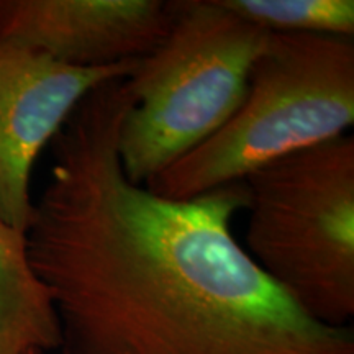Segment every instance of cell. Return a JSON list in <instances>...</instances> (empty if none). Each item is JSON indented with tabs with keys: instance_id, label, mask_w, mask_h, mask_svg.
<instances>
[{
	"instance_id": "1",
	"label": "cell",
	"mask_w": 354,
	"mask_h": 354,
	"mask_svg": "<svg viewBox=\"0 0 354 354\" xmlns=\"http://www.w3.org/2000/svg\"><path fill=\"white\" fill-rule=\"evenodd\" d=\"M130 104L118 79L71 113L25 232L63 354H354L351 326L308 317L236 241L245 180L172 201L127 179Z\"/></svg>"
},
{
	"instance_id": "9",
	"label": "cell",
	"mask_w": 354,
	"mask_h": 354,
	"mask_svg": "<svg viewBox=\"0 0 354 354\" xmlns=\"http://www.w3.org/2000/svg\"><path fill=\"white\" fill-rule=\"evenodd\" d=\"M25 354H39V353H35V351H30V353H25Z\"/></svg>"
},
{
	"instance_id": "5",
	"label": "cell",
	"mask_w": 354,
	"mask_h": 354,
	"mask_svg": "<svg viewBox=\"0 0 354 354\" xmlns=\"http://www.w3.org/2000/svg\"><path fill=\"white\" fill-rule=\"evenodd\" d=\"M136 61L73 68L43 53L0 44V218L26 232L32 218V171L39 153L86 97L127 79Z\"/></svg>"
},
{
	"instance_id": "6",
	"label": "cell",
	"mask_w": 354,
	"mask_h": 354,
	"mask_svg": "<svg viewBox=\"0 0 354 354\" xmlns=\"http://www.w3.org/2000/svg\"><path fill=\"white\" fill-rule=\"evenodd\" d=\"M169 21L162 0H0V44L105 68L151 53Z\"/></svg>"
},
{
	"instance_id": "7",
	"label": "cell",
	"mask_w": 354,
	"mask_h": 354,
	"mask_svg": "<svg viewBox=\"0 0 354 354\" xmlns=\"http://www.w3.org/2000/svg\"><path fill=\"white\" fill-rule=\"evenodd\" d=\"M61 326L28 258L26 233L0 218V354L55 351Z\"/></svg>"
},
{
	"instance_id": "8",
	"label": "cell",
	"mask_w": 354,
	"mask_h": 354,
	"mask_svg": "<svg viewBox=\"0 0 354 354\" xmlns=\"http://www.w3.org/2000/svg\"><path fill=\"white\" fill-rule=\"evenodd\" d=\"M266 32L354 37L353 0H220Z\"/></svg>"
},
{
	"instance_id": "2",
	"label": "cell",
	"mask_w": 354,
	"mask_h": 354,
	"mask_svg": "<svg viewBox=\"0 0 354 354\" xmlns=\"http://www.w3.org/2000/svg\"><path fill=\"white\" fill-rule=\"evenodd\" d=\"M353 123V37L269 32L233 117L145 187L172 201L194 198L346 135Z\"/></svg>"
},
{
	"instance_id": "4",
	"label": "cell",
	"mask_w": 354,
	"mask_h": 354,
	"mask_svg": "<svg viewBox=\"0 0 354 354\" xmlns=\"http://www.w3.org/2000/svg\"><path fill=\"white\" fill-rule=\"evenodd\" d=\"M246 253L313 320L354 315V138L343 135L245 177Z\"/></svg>"
},
{
	"instance_id": "3",
	"label": "cell",
	"mask_w": 354,
	"mask_h": 354,
	"mask_svg": "<svg viewBox=\"0 0 354 354\" xmlns=\"http://www.w3.org/2000/svg\"><path fill=\"white\" fill-rule=\"evenodd\" d=\"M165 38L125 79L130 107L118 128V159L130 183L146 185L236 112L269 32L220 0H171Z\"/></svg>"
}]
</instances>
